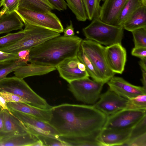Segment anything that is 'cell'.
I'll list each match as a JSON object with an SVG mask.
<instances>
[{"label":"cell","mask_w":146,"mask_h":146,"mask_svg":"<svg viewBox=\"0 0 146 146\" xmlns=\"http://www.w3.org/2000/svg\"><path fill=\"white\" fill-rule=\"evenodd\" d=\"M24 30L14 33H8L0 37V47L12 43L23 37L25 35Z\"/></svg>","instance_id":"cell-30"},{"label":"cell","mask_w":146,"mask_h":146,"mask_svg":"<svg viewBox=\"0 0 146 146\" xmlns=\"http://www.w3.org/2000/svg\"><path fill=\"white\" fill-rule=\"evenodd\" d=\"M30 50H23L17 53L19 58L24 62L27 63L29 60Z\"/></svg>","instance_id":"cell-40"},{"label":"cell","mask_w":146,"mask_h":146,"mask_svg":"<svg viewBox=\"0 0 146 146\" xmlns=\"http://www.w3.org/2000/svg\"><path fill=\"white\" fill-rule=\"evenodd\" d=\"M82 49L91 61L102 81L106 83L115 74L109 68L106 58L105 47L98 43L87 39L82 40Z\"/></svg>","instance_id":"cell-7"},{"label":"cell","mask_w":146,"mask_h":146,"mask_svg":"<svg viewBox=\"0 0 146 146\" xmlns=\"http://www.w3.org/2000/svg\"><path fill=\"white\" fill-rule=\"evenodd\" d=\"M122 146H146V133L128 140Z\"/></svg>","instance_id":"cell-35"},{"label":"cell","mask_w":146,"mask_h":146,"mask_svg":"<svg viewBox=\"0 0 146 146\" xmlns=\"http://www.w3.org/2000/svg\"><path fill=\"white\" fill-rule=\"evenodd\" d=\"M143 5L141 0H127L116 20L115 25L122 26L132 14Z\"/></svg>","instance_id":"cell-23"},{"label":"cell","mask_w":146,"mask_h":146,"mask_svg":"<svg viewBox=\"0 0 146 146\" xmlns=\"http://www.w3.org/2000/svg\"><path fill=\"white\" fill-rule=\"evenodd\" d=\"M107 83L111 90L128 100L146 94V90L142 86L132 84L121 77L114 76Z\"/></svg>","instance_id":"cell-13"},{"label":"cell","mask_w":146,"mask_h":146,"mask_svg":"<svg viewBox=\"0 0 146 146\" xmlns=\"http://www.w3.org/2000/svg\"><path fill=\"white\" fill-rule=\"evenodd\" d=\"M44 146L42 142L39 139L35 143H34L32 145V146Z\"/></svg>","instance_id":"cell-47"},{"label":"cell","mask_w":146,"mask_h":146,"mask_svg":"<svg viewBox=\"0 0 146 146\" xmlns=\"http://www.w3.org/2000/svg\"><path fill=\"white\" fill-rule=\"evenodd\" d=\"M56 69L55 67L31 63L20 67L14 71L15 76L24 79L27 77L47 74Z\"/></svg>","instance_id":"cell-19"},{"label":"cell","mask_w":146,"mask_h":146,"mask_svg":"<svg viewBox=\"0 0 146 146\" xmlns=\"http://www.w3.org/2000/svg\"><path fill=\"white\" fill-rule=\"evenodd\" d=\"M0 91L15 94L25 100L29 104L38 108L49 110L52 107L33 91L23 79L15 76L6 77L1 80Z\"/></svg>","instance_id":"cell-5"},{"label":"cell","mask_w":146,"mask_h":146,"mask_svg":"<svg viewBox=\"0 0 146 146\" xmlns=\"http://www.w3.org/2000/svg\"><path fill=\"white\" fill-rule=\"evenodd\" d=\"M131 54L140 58H146V47H134L131 52Z\"/></svg>","instance_id":"cell-38"},{"label":"cell","mask_w":146,"mask_h":146,"mask_svg":"<svg viewBox=\"0 0 146 146\" xmlns=\"http://www.w3.org/2000/svg\"><path fill=\"white\" fill-rule=\"evenodd\" d=\"M127 0H104L98 17L107 24L115 25L116 20Z\"/></svg>","instance_id":"cell-16"},{"label":"cell","mask_w":146,"mask_h":146,"mask_svg":"<svg viewBox=\"0 0 146 146\" xmlns=\"http://www.w3.org/2000/svg\"><path fill=\"white\" fill-rule=\"evenodd\" d=\"M37 136L42 142L44 146H69L67 143L58 138L43 135Z\"/></svg>","instance_id":"cell-33"},{"label":"cell","mask_w":146,"mask_h":146,"mask_svg":"<svg viewBox=\"0 0 146 146\" xmlns=\"http://www.w3.org/2000/svg\"><path fill=\"white\" fill-rule=\"evenodd\" d=\"M82 40L75 35L50 38L30 50L29 62L56 67L66 59L77 56Z\"/></svg>","instance_id":"cell-2"},{"label":"cell","mask_w":146,"mask_h":146,"mask_svg":"<svg viewBox=\"0 0 146 146\" xmlns=\"http://www.w3.org/2000/svg\"><path fill=\"white\" fill-rule=\"evenodd\" d=\"M80 60L77 56L64 60L56 67L60 76L68 83L82 78L89 77L86 71H82L78 66Z\"/></svg>","instance_id":"cell-14"},{"label":"cell","mask_w":146,"mask_h":146,"mask_svg":"<svg viewBox=\"0 0 146 146\" xmlns=\"http://www.w3.org/2000/svg\"><path fill=\"white\" fill-rule=\"evenodd\" d=\"M27 64L20 59L0 62V81L7 77L10 73Z\"/></svg>","instance_id":"cell-25"},{"label":"cell","mask_w":146,"mask_h":146,"mask_svg":"<svg viewBox=\"0 0 146 146\" xmlns=\"http://www.w3.org/2000/svg\"><path fill=\"white\" fill-rule=\"evenodd\" d=\"M78 68L81 70L82 71H86L84 65L80 61L78 63Z\"/></svg>","instance_id":"cell-46"},{"label":"cell","mask_w":146,"mask_h":146,"mask_svg":"<svg viewBox=\"0 0 146 146\" xmlns=\"http://www.w3.org/2000/svg\"><path fill=\"white\" fill-rule=\"evenodd\" d=\"M129 100L118 95L108 88L101 94L98 101L93 105L97 109L108 116L127 108Z\"/></svg>","instance_id":"cell-11"},{"label":"cell","mask_w":146,"mask_h":146,"mask_svg":"<svg viewBox=\"0 0 146 146\" xmlns=\"http://www.w3.org/2000/svg\"><path fill=\"white\" fill-rule=\"evenodd\" d=\"M144 5L146 6V0H141Z\"/></svg>","instance_id":"cell-48"},{"label":"cell","mask_w":146,"mask_h":146,"mask_svg":"<svg viewBox=\"0 0 146 146\" xmlns=\"http://www.w3.org/2000/svg\"><path fill=\"white\" fill-rule=\"evenodd\" d=\"M64 36L67 37H70L74 35L75 33L73 27L72 21H70V24L68 25L66 28L64 29Z\"/></svg>","instance_id":"cell-41"},{"label":"cell","mask_w":146,"mask_h":146,"mask_svg":"<svg viewBox=\"0 0 146 146\" xmlns=\"http://www.w3.org/2000/svg\"><path fill=\"white\" fill-rule=\"evenodd\" d=\"M9 111L23 123L29 132L33 135L56 138L59 136L56 129L48 122L19 111L13 110Z\"/></svg>","instance_id":"cell-10"},{"label":"cell","mask_w":146,"mask_h":146,"mask_svg":"<svg viewBox=\"0 0 146 146\" xmlns=\"http://www.w3.org/2000/svg\"><path fill=\"white\" fill-rule=\"evenodd\" d=\"M124 29L131 32L135 29L146 27V6L143 5L123 23Z\"/></svg>","instance_id":"cell-22"},{"label":"cell","mask_w":146,"mask_h":146,"mask_svg":"<svg viewBox=\"0 0 146 146\" xmlns=\"http://www.w3.org/2000/svg\"><path fill=\"white\" fill-rule=\"evenodd\" d=\"M145 133H146V115L132 127L128 140L138 137Z\"/></svg>","instance_id":"cell-32"},{"label":"cell","mask_w":146,"mask_h":146,"mask_svg":"<svg viewBox=\"0 0 146 146\" xmlns=\"http://www.w3.org/2000/svg\"><path fill=\"white\" fill-rule=\"evenodd\" d=\"M48 122L58 138L71 146H100L98 138L107 116L93 105L63 104L51 109Z\"/></svg>","instance_id":"cell-1"},{"label":"cell","mask_w":146,"mask_h":146,"mask_svg":"<svg viewBox=\"0 0 146 146\" xmlns=\"http://www.w3.org/2000/svg\"><path fill=\"white\" fill-rule=\"evenodd\" d=\"M3 109L1 107H0V136L3 131L4 125Z\"/></svg>","instance_id":"cell-42"},{"label":"cell","mask_w":146,"mask_h":146,"mask_svg":"<svg viewBox=\"0 0 146 146\" xmlns=\"http://www.w3.org/2000/svg\"><path fill=\"white\" fill-rule=\"evenodd\" d=\"M67 5L79 21H85L88 19L82 0H65Z\"/></svg>","instance_id":"cell-27"},{"label":"cell","mask_w":146,"mask_h":146,"mask_svg":"<svg viewBox=\"0 0 146 146\" xmlns=\"http://www.w3.org/2000/svg\"><path fill=\"white\" fill-rule=\"evenodd\" d=\"M69 90L78 101L93 105L98 100L105 83L90 79L89 77L68 83Z\"/></svg>","instance_id":"cell-6"},{"label":"cell","mask_w":146,"mask_h":146,"mask_svg":"<svg viewBox=\"0 0 146 146\" xmlns=\"http://www.w3.org/2000/svg\"><path fill=\"white\" fill-rule=\"evenodd\" d=\"M141 70L142 78L141 81L143 84V87L146 90V71Z\"/></svg>","instance_id":"cell-44"},{"label":"cell","mask_w":146,"mask_h":146,"mask_svg":"<svg viewBox=\"0 0 146 146\" xmlns=\"http://www.w3.org/2000/svg\"><path fill=\"white\" fill-rule=\"evenodd\" d=\"M54 9L59 11L66 10L67 7L66 2L64 0H46Z\"/></svg>","instance_id":"cell-37"},{"label":"cell","mask_w":146,"mask_h":146,"mask_svg":"<svg viewBox=\"0 0 146 146\" xmlns=\"http://www.w3.org/2000/svg\"><path fill=\"white\" fill-rule=\"evenodd\" d=\"M82 31L86 39L107 46L116 43L121 44L124 29L121 26L106 23L97 17L84 28Z\"/></svg>","instance_id":"cell-4"},{"label":"cell","mask_w":146,"mask_h":146,"mask_svg":"<svg viewBox=\"0 0 146 146\" xmlns=\"http://www.w3.org/2000/svg\"><path fill=\"white\" fill-rule=\"evenodd\" d=\"M106 58L110 69L115 74H121L124 71L127 58L125 49L120 43L105 47Z\"/></svg>","instance_id":"cell-12"},{"label":"cell","mask_w":146,"mask_h":146,"mask_svg":"<svg viewBox=\"0 0 146 146\" xmlns=\"http://www.w3.org/2000/svg\"><path fill=\"white\" fill-rule=\"evenodd\" d=\"M99 1L100 2L101 1H104V0H99Z\"/></svg>","instance_id":"cell-50"},{"label":"cell","mask_w":146,"mask_h":146,"mask_svg":"<svg viewBox=\"0 0 146 146\" xmlns=\"http://www.w3.org/2000/svg\"><path fill=\"white\" fill-rule=\"evenodd\" d=\"M88 19L92 20L98 17L100 6L99 0H82Z\"/></svg>","instance_id":"cell-28"},{"label":"cell","mask_w":146,"mask_h":146,"mask_svg":"<svg viewBox=\"0 0 146 146\" xmlns=\"http://www.w3.org/2000/svg\"><path fill=\"white\" fill-rule=\"evenodd\" d=\"M145 115L146 110L123 109L107 116L103 128H132Z\"/></svg>","instance_id":"cell-9"},{"label":"cell","mask_w":146,"mask_h":146,"mask_svg":"<svg viewBox=\"0 0 146 146\" xmlns=\"http://www.w3.org/2000/svg\"><path fill=\"white\" fill-rule=\"evenodd\" d=\"M127 109L146 110V94L129 100Z\"/></svg>","instance_id":"cell-31"},{"label":"cell","mask_w":146,"mask_h":146,"mask_svg":"<svg viewBox=\"0 0 146 146\" xmlns=\"http://www.w3.org/2000/svg\"><path fill=\"white\" fill-rule=\"evenodd\" d=\"M139 64L141 69L146 71V58H141Z\"/></svg>","instance_id":"cell-45"},{"label":"cell","mask_w":146,"mask_h":146,"mask_svg":"<svg viewBox=\"0 0 146 146\" xmlns=\"http://www.w3.org/2000/svg\"><path fill=\"white\" fill-rule=\"evenodd\" d=\"M4 125L0 139L29 132L23 123L7 110L3 109Z\"/></svg>","instance_id":"cell-17"},{"label":"cell","mask_w":146,"mask_h":146,"mask_svg":"<svg viewBox=\"0 0 146 146\" xmlns=\"http://www.w3.org/2000/svg\"><path fill=\"white\" fill-rule=\"evenodd\" d=\"M9 111L13 110L27 114L42 121L48 122L51 119V109H44L37 108L23 102L7 103Z\"/></svg>","instance_id":"cell-18"},{"label":"cell","mask_w":146,"mask_h":146,"mask_svg":"<svg viewBox=\"0 0 146 146\" xmlns=\"http://www.w3.org/2000/svg\"><path fill=\"white\" fill-rule=\"evenodd\" d=\"M23 22L25 25L24 36L12 43L0 47V51L17 54L23 50H30L50 38L60 35V33L55 31Z\"/></svg>","instance_id":"cell-3"},{"label":"cell","mask_w":146,"mask_h":146,"mask_svg":"<svg viewBox=\"0 0 146 146\" xmlns=\"http://www.w3.org/2000/svg\"><path fill=\"white\" fill-rule=\"evenodd\" d=\"M19 7L34 11L45 12L54 9L46 0H18Z\"/></svg>","instance_id":"cell-24"},{"label":"cell","mask_w":146,"mask_h":146,"mask_svg":"<svg viewBox=\"0 0 146 146\" xmlns=\"http://www.w3.org/2000/svg\"><path fill=\"white\" fill-rule=\"evenodd\" d=\"M132 128H103L98 138L101 146H122L129 139Z\"/></svg>","instance_id":"cell-15"},{"label":"cell","mask_w":146,"mask_h":146,"mask_svg":"<svg viewBox=\"0 0 146 146\" xmlns=\"http://www.w3.org/2000/svg\"><path fill=\"white\" fill-rule=\"evenodd\" d=\"M0 95L4 98L7 103L23 102L28 104L25 100L12 93L5 91H0Z\"/></svg>","instance_id":"cell-36"},{"label":"cell","mask_w":146,"mask_h":146,"mask_svg":"<svg viewBox=\"0 0 146 146\" xmlns=\"http://www.w3.org/2000/svg\"><path fill=\"white\" fill-rule=\"evenodd\" d=\"M3 8L0 11V15L11 13L19 8L18 0H4Z\"/></svg>","instance_id":"cell-34"},{"label":"cell","mask_w":146,"mask_h":146,"mask_svg":"<svg viewBox=\"0 0 146 146\" xmlns=\"http://www.w3.org/2000/svg\"><path fill=\"white\" fill-rule=\"evenodd\" d=\"M19 59L17 54L8 53L0 51V62Z\"/></svg>","instance_id":"cell-39"},{"label":"cell","mask_w":146,"mask_h":146,"mask_svg":"<svg viewBox=\"0 0 146 146\" xmlns=\"http://www.w3.org/2000/svg\"><path fill=\"white\" fill-rule=\"evenodd\" d=\"M39 140L37 137L29 132L16 134L0 139V146H32Z\"/></svg>","instance_id":"cell-21"},{"label":"cell","mask_w":146,"mask_h":146,"mask_svg":"<svg viewBox=\"0 0 146 146\" xmlns=\"http://www.w3.org/2000/svg\"><path fill=\"white\" fill-rule=\"evenodd\" d=\"M24 25L15 11L0 15V34L9 33L14 30H22Z\"/></svg>","instance_id":"cell-20"},{"label":"cell","mask_w":146,"mask_h":146,"mask_svg":"<svg viewBox=\"0 0 146 146\" xmlns=\"http://www.w3.org/2000/svg\"><path fill=\"white\" fill-rule=\"evenodd\" d=\"M77 56L80 61L84 65L89 76L96 81L103 82L93 65L84 52L81 45Z\"/></svg>","instance_id":"cell-26"},{"label":"cell","mask_w":146,"mask_h":146,"mask_svg":"<svg viewBox=\"0 0 146 146\" xmlns=\"http://www.w3.org/2000/svg\"><path fill=\"white\" fill-rule=\"evenodd\" d=\"M0 107L3 109L9 111L7 107V103L4 98L0 95Z\"/></svg>","instance_id":"cell-43"},{"label":"cell","mask_w":146,"mask_h":146,"mask_svg":"<svg viewBox=\"0 0 146 146\" xmlns=\"http://www.w3.org/2000/svg\"><path fill=\"white\" fill-rule=\"evenodd\" d=\"M4 0H1L0 1V7L3 5Z\"/></svg>","instance_id":"cell-49"},{"label":"cell","mask_w":146,"mask_h":146,"mask_svg":"<svg viewBox=\"0 0 146 146\" xmlns=\"http://www.w3.org/2000/svg\"><path fill=\"white\" fill-rule=\"evenodd\" d=\"M15 11L23 22L52 30L60 33L64 28L57 17L51 11L45 12L32 11L19 7Z\"/></svg>","instance_id":"cell-8"},{"label":"cell","mask_w":146,"mask_h":146,"mask_svg":"<svg viewBox=\"0 0 146 146\" xmlns=\"http://www.w3.org/2000/svg\"><path fill=\"white\" fill-rule=\"evenodd\" d=\"M131 32L133 38L134 47H146V27L140 28Z\"/></svg>","instance_id":"cell-29"}]
</instances>
